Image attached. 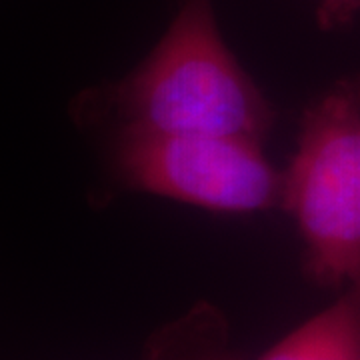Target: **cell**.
I'll return each mask as SVG.
<instances>
[{"label":"cell","mask_w":360,"mask_h":360,"mask_svg":"<svg viewBox=\"0 0 360 360\" xmlns=\"http://www.w3.org/2000/svg\"><path fill=\"white\" fill-rule=\"evenodd\" d=\"M124 127L264 142L276 112L220 34L210 0H184L162 39L110 94Z\"/></svg>","instance_id":"6da1fadb"},{"label":"cell","mask_w":360,"mask_h":360,"mask_svg":"<svg viewBox=\"0 0 360 360\" xmlns=\"http://www.w3.org/2000/svg\"><path fill=\"white\" fill-rule=\"evenodd\" d=\"M281 206L300 234L310 283L345 288L360 278L359 77L342 78L304 110Z\"/></svg>","instance_id":"7a4b0ae2"},{"label":"cell","mask_w":360,"mask_h":360,"mask_svg":"<svg viewBox=\"0 0 360 360\" xmlns=\"http://www.w3.org/2000/svg\"><path fill=\"white\" fill-rule=\"evenodd\" d=\"M115 170L132 191L212 214L245 217L281 205L283 172L272 167L262 142L243 136L122 127Z\"/></svg>","instance_id":"3957f363"},{"label":"cell","mask_w":360,"mask_h":360,"mask_svg":"<svg viewBox=\"0 0 360 360\" xmlns=\"http://www.w3.org/2000/svg\"><path fill=\"white\" fill-rule=\"evenodd\" d=\"M255 360H360V278Z\"/></svg>","instance_id":"277c9868"},{"label":"cell","mask_w":360,"mask_h":360,"mask_svg":"<svg viewBox=\"0 0 360 360\" xmlns=\"http://www.w3.org/2000/svg\"><path fill=\"white\" fill-rule=\"evenodd\" d=\"M360 13V0H319L316 18L324 30L348 25Z\"/></svg>","instance_id":"5b68a950"},{"label":"cell","mask_w":360,"mask_h":360,"mask_svg":"<svg viewBox=\"0 0 360 360\" xmlns=\"http://www.w3.org/2000/svg\"><path fill=\"white\" fill-rule=\"evenodd\" d=\"M186 360H243L240 356L232 354V352H206V354H198L194 359Z\"/></svg>","instance_id":"8992f818"}]
</instances>
